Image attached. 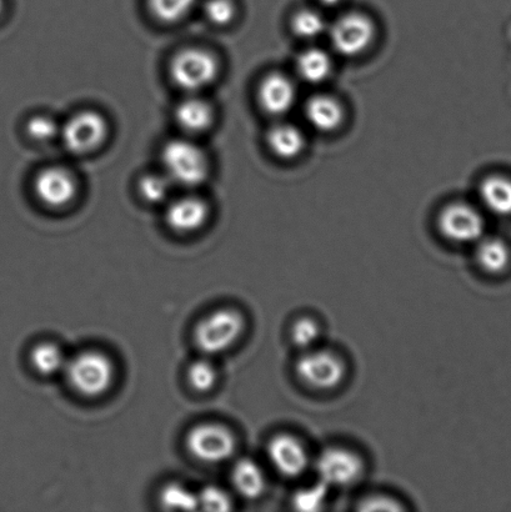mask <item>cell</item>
Returning a JSON list of instances; mask_svg holds the SVG:
<instances>
[{
    "mask_svg": "<svg viewBox=\"0 0 511 512\" xmlns=\"http://www.w3.org/2000/svg\"><path fill=\"white\" fill-rule=\"evenodd\" d=\"M440 234L455 244L478 243L484 237L485 222L479 210L467 203L448 204L438 217Z\"/></svg>",
    "mask_w": 511,
    "mask_h": 512,
    "instance_id": "9c48e42d",
    "label": "cell"
},
{
    "mask_svg": "<svg viewBox=\"0 0 511 512\" xmlns=\"http://www.w3.org/2000/svg\"><path fill=\"white\" fill-rule=\"evenodd\" d=\"M164 174L173 184L197 188L209 177V159L198 144L189 139H173L162 150Z\"/></svg>",
    "mask_w": 511,
    "mask_h": 512,
    "instance_id": "7a4b0ae2",
    "label": "cell"
},
{
    "mask_svg": "<svg viewBox=\"0 0 511 512\" xmlns=\"http://www.w3.org/2000/svg\"><path fill=\"white\" fill-rule=\"evenodd\" d=\"M209 207L204 199L187 195L172 200L165 210V224L174 233L192 234L198 232L207 223Z\"/></svg>",
    "mask_w": 511,
    "mask_h": 512,
    "instance_id": "5bb4252c",
    "label": "cell"
},
{
    "mask_svg": "<svg viewBox=\"0 0 511 512\" xmlns=\"http://www.w3.org/2000/svg\"><path fill=\"white\" fill-rule=\"evenodd\" d=\"M295 69L303 82L317 85L327 80L333 72L330 55L320 48H309L298 55Z\"/></svg>",
    "mask_w": 511,
    "mask_h": 512,
    "instance_id": "ffe728a7",
    "label": "cell"
},
{
    "mask_svg": "<svg viewBox=\"0 0 511 512\" xmlns=\"http://www.w3.org/2000/svg\"><path fill=\"white\" fill-rule=\"evenodd\" d=\"M172 185L173 183L165 174H145L139 180L138 192L144 202L160 204L169 198Z\"/></svg>",
    "mask_w": 511,
    "mask_h": 512,
    "instance_id": "484cf974",
    "label": "cell"
},
{
    "mask_svg": "<svg viewBox=\"0 0 511 512\" xmlns=\"http://www.w3.org/2000/svg\"><path fill=\"white\" fill-rule=\"evenodd\" d=\"M320 338V326L317 321L302 318L295 321L292 328V340L297 348L302 350L314 349Z\"/></svg>",
    "mask_w": 511,
    "mask_h": 512,
    "instance_id": "f1b7e54d",
    "label": "cell"
},
{
    "mask_svg": "<svg viewBox=\"0 0 511 512\" xmlns=\"http://www.w3.org/2000/svg\"><path fill=\"white\" fill-rule=\"evenodd\" d=\"M298 378L317 390H333L342 383L345 365L338 355L328 350L310 349L295 364Z\"/></svg>",
    "mask_w": 511,
    "mask_h": 512,
    "instance_id": "ba28073f",
    "label": "cell"
},
{
    "mask_svg": "<svg viewBox=\"0 0 511 512\" xmlns=\"http://www.w3.org/2000/svg\"><path fill=\"white\" fill-rule=\"evenodd\" d=\"M187 379L193 390L208 393L217 385L218 371L209 359H198L189 365Z\"/></svg>",
    "mask_w": 511,
    "mask_h": 512,
    "instance_id": "4316f807",
    "label": "cell"
},
{
    "mask_svg": "<svg viewBox=\"0 0 511 512\" xmlns=\"http://www.w3.org/2000/svg\"><path fill=\"white\" fill-rule=\"evenodd\" d=\"M175 122L180 129L189 134H202L212 127L214 109L212 104L197 94L182 100L175 109Z\"/></svg>",
    "mask_w": 511,
    "mask_h": 512,
    "instance_id": "2e32d148",
    "label": "cell"
},
{
    "mask_svg": "<svg viewBox=\"0 0 511 512\" xmlns=\"http://www.w3.org/2000/svg\"><path fill=\"white\" fill-rule=\"evenodd\" d=\"M159 503L167 510H199L198 494L177 481L163 486L159 493Z\"/></svg>",
    "mask_w": 511,
    "mask_h": 512,
    "instance_id": "603a6c76",
    "label": "cell"
},
{
    "mask_svg": "<svg viewBox=\"0 0 511 512\" xmlns=\"http://www.w3.org/2000/svg\"><path fill=\"white\" fill-rule=\"evenodd\" d=\"M510 249L507 243L499 238H482L478 242L475 259L488 274H500L510 264Z\"/></svg>",
    "mask_w": 511,
    "mask_h": 512,
    "instance_id": "44dd1931",
    "label": "cell"
},
{
    "mask_svg": "<svg viewBox=\"0 0 511 512\" xmlns=\"http://www.w3.org/2000/svg\"><path fill=\"white\" fill-rule=\"evenodd\" d=\"M268 458L279 474L298 478L307 470L308 451L297 438L288 434L275 435L268 444Z\"/></svg>",
    "mask_w": 511,
    "mask_h": 512,
    "instance_id": "4fadbf2b",
    "label": "cell"
},
{
    "mask_svg": "<svg viewBox=\"0 0 511 512\" xmlns=\"http://www.w3.org/2000/svg\"><path fill=\"white\" fill-rule=\"evenodd\" d=\"M257 98L265 114L283 117L297 103L298 90L288 75L270 73L260 82Z\"/></svg>",
    "mask_w": 511,
    "mask_h": 512,
    "instance_id": "7c38bea8",
    "label": "cell"
},
{
    "mask_svg": "<svg viewBox=\"0 0 511 512\" xmlns=\"http://www.w3.org/2000/svg\"><path fill=\"white\" fill-rule=\"evenodd\" d=\"M330 44L342 57L363 54L375 38L373 20L363 13H348L339 17L328 29Z\"/></svg>",
    "mask_w": 511,
    "mask_h": 512,
    "instance_id": "52a82bcc",
    "label": "cell"
},
{
    "mask_svg": "<svg viewBox=\"0 0 511 512\" xmlns=\"http://www.w3.org/2000/svg\"><path fill=\"white\" fill-rule=\"evenodd\" d=\"M67 360L63 350L57 344L48 343V341L35 345L30 353L33 369L43 376L60 373L64 370Z\"/></svg>",
    "mask_w": 511,
    "mask_h": 512,
    "instance_id": "7402d4cb",
    "label": "cell"
},
{
    "mask_svg": "<svg viewBox=\"0 0 511 512\" xmlns=\"http://www.w3.org/2000/svg\"><path fill=\"white\" fill-rule=\"evenodd\" d=\"M70 388L84 398H99L112 388L113 360L99 350H84L67 360L63 370Z\"/></svg>",
    "mask_w": 511,
    "mask_h": 512,
    "instance_id": "6da1fadb",
    "label": "cell"
},
{
    "mask_svg": "<svg viewBox=\"0 0 511 512\" xmlns=\"http://www.w3.org/2000/svg\"><path fill=\"white\" fill-rule=\"evenodd\" d=\"M5 9V0H0V17H2V14L4 13Z\"/></svg>",
    "mask_w": 511,
    "mask_h": 512,
    "instance_id": "e575fe53",
    "label": "cell"
},
{
    "mask_svg": "<svg viewBox=\"0 0 511 512\" xmlns=\"http://www.w3.org/2000/svg\"><path fill=\"white\" fill-rule=\"evenodd\" d=\"M237 8L233 0H207L204 4V15L210 23L224 27L233 22Z\"/></svg>",
    "mask_w": 511,
    "mask_h": 512,
    "instance_id": "1f68e13d",
    "label": "cell"
},
{
    "mask_svg": "<svg viewBox=\"0 0 511 512\" xmlns=\"http://www.w3.org/2000/svg\"><path fill=\"white\" fill-rule=\"evenodd\" d=\"M320 483L343 488L355 483L363 473V461L353 451L344 448L325 449L315 461Z\"/></svg>",
    "mask_w": 511,
    "mask_h": 512,
    "instance_id": "30bf717a",
    "label": "cell"
},
{
    "mask_svg": "<svg viewBox=\"0 0 511 512\" xmlns=\"http://www.w3.org/2000/svg\"><path fill=\"white\" fill-rule=\"evenodd\" d=\"M185 446L194 459L205 464L227 461L237 449V440L232 431L217 423L193 426L185 436Z\"/></svg>",
    "mask_w": 511,
    "mask_h": 512,
    "instance_id": "8992f818",
    "label": "cell"
},
{
    "mask_svg": "<svg viewBox=\"0 0 511 512\" xmlns=\"http://www.w3.org/2000/svg\"><path fill=\"white\" fill-rule=\"evenodd\" d=\"M169 75L179 89L197 94L218 78L219 63L208 50L187 48L174 55L169 65Z\"/></svg>",
    "mask_w": 511,
    "mask_h": 512,
    "instance_id": "277c9868",
    "label": "cell"
},
{
    "mask_svg": "<svg viewBox=\"0 0 511 512\" xmlns=\"http://www.w3.org/2000/svg\"><path fill=\"white\" fill-rule=\"evenodd\" d=\"M60 125L57 120L49 115H34L25 124V132L34 142L47 143L60 135Z\"/></svg>",
    "mask_w": 511,
    "mask_h": 512,
    "instance_id": "83f0119b",
    "label": "cell"
},
{
    "mask_svg": "<svg viewBox=\"0 0 511 512\" xmlns=\"http://www.w3.org/2000/svg\"><path fill=\"white\" fill-rule=\"evenodd\" d=\"M108 134L109 125L103 114L82 110L60 127L59 138L70 153L85 155L102 147Z\"/></svg>",
    "mask_w": 511,
    "mask_h": 512,
    "instance_id": "5b68a950",
    "label": "cell"
},
{
    "mask_svg": "<svg viewBox=\"0 0 511 512\" xmlns=\"http://www.w3.org/2000/svg\"><path fill=\"white\" fill-rule=\"evenodd\" d=\"M307 139L298 127L289 123L275 124L267 134V145L275 157L290 160L299 157L305 149Z\"/></svg>",
    "mask_w": 511,
    "mask_h": 512,
    "instance_id": "e0dca14e",
    "label": "cell"
},
{
    "mask_svg": "<svg viewBox=\"0 0 511 512\" xmlns=\"http://www.w3.org/2000/svg\"><path fill=\"white\" fill-rule=\"evenodd\" d=\"M234 489L243 498L255 500L264 494L267 480L260 466L254 460L242 459L232 469Z\"/></svg>",
    "mask_w": 511,
    "mask_h": 512,
    "instance_id": "d6986e66",
    "label": "cell"
},
{
    "mask_svg": "<svg viewBox=\"0 0 511 512\" xmlns=\"http://www.w3.org/2000/svg\"><path fill=\"white\" fill-rule=\"evenodd\" d=\"M33 188L39 202L52 209L67 207L78 193L77 180L73 174L60 167L40 170L34 179Z\"/></svg>",
    "mask_w": 511,
    "mask_h": 512,
    "instance_id": "8fae6325",
    "label": "cell"
},
{
    "mask_svg": "<svg viewBox=\"0 0 511 512\" xmlns=\"http://www.w3.org/2000/svg\"><path fill=\"white\" fill-rule=\"evenodd\" d=\"M360 509L365 511H398L402 509V506L397 504V501L387 498H370L364 501Z\"/></svg>",
    "mask_w": 511,
    "mask_h": 512,
    "instance_id": "d6a6232c",
    "label": "cell"
},
{
    "mask_svg": "<svg viewBox=\"0 0 511 512\" xmlns=\"http://www.w3.org/2000/svg\"><path fill=\"white\" fill-rule=\"evenodd\" d=\"M292 29L300 39L314 40L328 32L329 25L322 13L313 9H302L294 15Z\"/></svg>",
    "mask_w": 511,
    "mask_h": 512,
    "instance_id": "cb8c5ba5",
    "label": "cell"
},
{
    "mask_svg": "<svg viewBox=\"0 0 511 512\" xmlns=\"http://www.w3.org/2000/svg\"><path fill=\"white\" fill-rule=\"evenodd\" d=\"M199 509L207 511L225 512L233 509V501L227 491L218 486H205L198 493Z\"/></svg>",
    "mask_w": 511,
    "mask_h": 512,
    "instance_id": "f546056e",
    "label": "cell"
},
{
    "mask_svg": "<svg viewBox=\"0 0 511 512\" xmlns=\"http://www.w3.org/2000/svg\"><path fill=\"white\" fill-rule=\"evenodd\" d=\"M479 197L490 213L499 217L511 215V179L490 175L480 183Z\"/></svg>",
    "mask_w": 511,
    "mask_h": 512,
    "instance_id": "ac0fdd59",
    "label": "cell"
},
{
    "mask_svg": "<svg viewBox=\"0 0 511 512\" xmlns=\"http://www.w3.org/2000/svg\"><path fill=\"white\" fill-rule=\"evenodd\" d=\"M148 8L159 22L172 24L187 17L197 0H147Z\"/></svg>",
    "mask_w": 511,
    "mask_h": 512,
    "instance_id": "d4e9b609",
    "label": "cell"
},
{
    "mask_svg": "<svg viewBox=\"0 0 511 512\" xmlns=\"http://www.w3.org/2000/svg\"><path fill=\"white\" fill-rule=\"evenodd\" d=\"M245 321L238 310L223 308L204 316L194 329V343L203 354H223L243 335Z\"/></svg>",
    "mask_w": 511,
    "mask_h": 512,
    "instance_id": "3957f363",
    "label": "cell"
},
{
    "mask_svg": "<svg viewBox=\"0 0 511 512\" xmlns=\"http://www.w3.org/2000/svg\"><path fill=\"white\" fill-rule=\"evenodd\" d=\"M318 2L324 5V7L332 8L337 7L343 0H318Z\"/></svg>",
    "mask_w": 511,
    "mask_h": 512,
    "instance_id": "836d02e7",
    "label": "cell"
},
{
    "mask_svg": "<svg viewBox=\"0 0 511 512\" xmlns=\"http://www.w3.org/2000/svg\"><path fill=\"white\" fill-rule=\"evenodd\" d=\"M327 485L310 486V488L298 491L294 495L293 505L299 511H319L323 509L327 499Z\"/></svg>",
    "mask_w": 511,
    "mask_h": 512,
    "instance_id": "4dcf8cb0",
    "label": "cell"
},
{
    "mask_svg": "<svg viewBox=\"0 0 511 512\" xmlns=\"http://www.w3.org/2000/svg\"><path fill=\"white\" fill-rule=\"evenodd\" d=\"M305 118L310 127L320 133H333L344 120V109L338 99L327 94H317L305 103Z\"/></svg>",
    "mask_w": 511,
    "mask_h": 512,
    "instance_id": "9a60e30c",
    "label": "cell"
}]
</instances>
